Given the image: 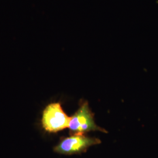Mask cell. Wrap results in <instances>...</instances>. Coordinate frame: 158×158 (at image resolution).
Returning <instances> with one entry per match:
<instances>
[{
  "mask_svg": "<svg viewBox=\"0 0 158 158\" xmlns=\"http://www.w3.org/2000/svg\"><path fill=\"white\" fill-rule=\"evenodd\" d=\"M101 141L85 134H74L61 139L54 148L55 152L66 155L80 154L86 152L89 148L98 145Z\"/></svg>",
  "mask_w": 158,
  "mask_h": 158,
  "instance_id": "2",
  "label": "cell"
},
{
  "mask_svg": "<svg viewBox=\"0 0 158 158\" xmlns=\"http://www.w3.org/2000/svg\"><path fill=\"white\" fill-rule=\"evenodd\" d=\"M72 134H85L91 131H100L107 133L106 130L97 125L94 120V114L91 111L88 102H85L77 111L70 117L69 127Z\"/></svg>",
  "mask_w": 158,
  "mask_h": 158,
  "instance_id": "1",
  "label": "cell"
},
{
  "mask_svg": "<svg viewBox=\"0 0 158 158\" xmlns=\"http://www.w3.org/2000/svg\"><path fill=\"white\" fill-rule=\"evenodd\" d=\"M70 117L63 110L59 102L51 103L44 110L42 124L49 132H57L69 127Z\"/></svg>",
  "mask_w": 158,
  "mask_h": 158,
  "instance_id": "3",
  "label": "cell"
}]
</instances>
